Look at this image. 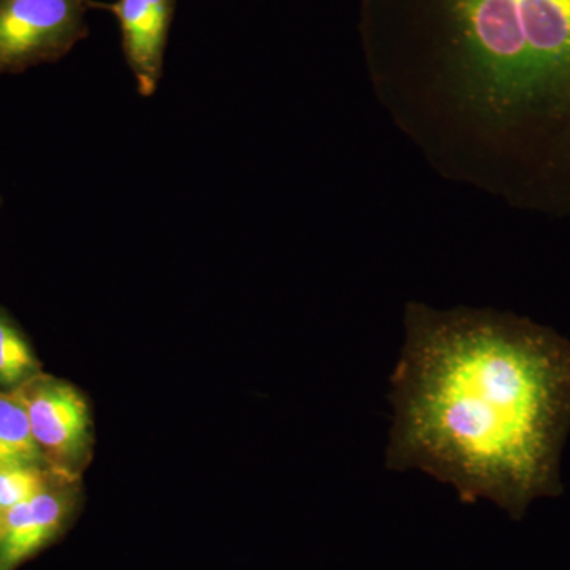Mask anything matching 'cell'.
<instances>
[{
  "mask_svg": "<svg viewBox=\"0 0 570 570\" xmlns=\"http://www.w3.org/2000/svg\"><path fill=\"white\" fill-rule=\"evenodd\" d=\"M40 455L24 392L0 395V468L33 466Z\"/></svg>",
  "mask_w": 570,
  "mask_h": 570,
  "instance_id": "obj_7",
  "label": "cell"
},
{
  "mask_svg": "<svg viewBox=\"0 0 570 570\" xmlns=\"http://www.w3.org/2000/svg\"><path fill=\"white\" fill-rule=\"evenodd\" d=\"M43 490V478L33 466L0 468V509L6 512L21 502L31 501Z\"/></svg>",
  "mask_w": 570,
  "mask_h": 570,
  "instance_id": "obj_9",
  "label": "cell"
},
{
  "mask_svg": "<svg viewBox=\"0 0 570 570\" xmlns=\"http://www.w3.org/2000/svg\"><path fill=\"white\" fill-rule=\"evenodd\" d=\"M32 433L40 449L58 460L73 461L88 444V404L71 385L45 381L24 392Z\"/></svg>",
  "mask_w": 570,
  "mask_h": 570,
  "instance_id": "obj_5",
  "label": "cell"
},
{
  "mask_svg": "<svg viewBox=\"0 0 570 570\" xmlns=\"http://www.w3.org/2000/svg\"><path fill=\"white\" fill-rule=\"evenodd\" d=\"M108 10L121 29L122 51L138 92L151 97L163 80L175 0H116Z\"/></svg>",
  "mask_w": 570,
  "mask_h": 570,
  "instance_id": "obj_4",
  "label": "cell"
},
{
  "mask_svg": "<svg viewBox=\"0 0 570 570\" xmlns=\"http://www.w3.org/2000/svg\"><path fill=\"white\" fill-rule=\"evenodd\" d=\"M367 77L428 165L570 219V0H366Z\"/></svg>",
  "mask_w": 570,
  "mask_h": 570,
  "instance_id": "obj_1",
  "label": "cell"
},
{
  "mask_svg": "<svg viewBox=\"0 0 570 570\" xmlns=\"http://www.w3.org/2000/svg\"><path fill=\"white\" fill-rule=\"evenodd\" d=\"M3 510L0 509V523H2Z\"/></svg>",
  "mask_w": 570,
  "mask_h": 570,
  "instance_id": "obj_10",
  "label": "cell"
},
{
  "mask_svg": "<svg viewBox=\"0 0 570 570\" xmlns=\"http://www.w3.org/2000/svg\"><path fill=\"white\" fill-rule=\"evenodd\" d=\"M63 513L66 504L62 499L48 491L6 510L0 523L2 568H13L40 550L58 532Z\"/></svg>",
  "mask_w": 570,
  "mask_h": 570,
  "instance_id": "obj_6",
  "label": "cell"
},
{
  "mask_svg": "<svg viewBox=\"0 0 570 570\" xmlns=\"http://www.w3.org/2000/svg\"><path fill=\"white\" fill-rule=\"evenodd\" d=\"M390 385V471L417 469L513 521L564 493L570 340L557 330L491 307L409 302Z\"/></svg>",
  "mask_w": 570,
  "mask_h": 570,
  "instance_id": "obj_2",
  "label": "cell"
},
{
  "mask_svg": "<svg viewBox=\"0 0 570 570\" xmlns=\"http://www.w3.org/2000/svg\"><path fill=\"white\" fill-rule=\"evenodd\" d=\"M89 0H0V73L58 61L89 33Z\"/></svg>",
  "mask_w": 570,
  "mask_h": 570,
  "instance_id": "obj_3",
  "label": "cell"
},
{
  "mask_svg": "<svg viewBox=\"0 0 570 570\" xmlns=\"http://www.w3.org/2000/svg\"><path fill=\"white\" fill-rule=\"evenodd\" d=\"M36 370L31 348L20 333L0 318V382L17 384Z\"/></svg>",
  "mask_w": 570,
  "mask_h": 570,
  "instance_id": "obj_8",
  "label": "cell"
}]
</instances>
